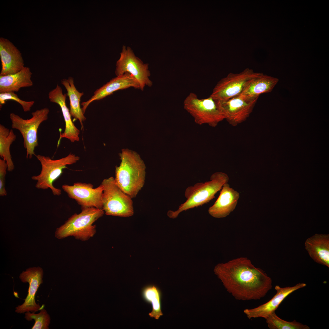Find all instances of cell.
I'll return each mask as SVG.
<instances>
[{
    "instance_id": "cell-1",
    "label": "cell",
    "mask_w": 329,
    "mask_h": 329,
    "mask_svg": "<svg viewBox=\"0 0 329 329\" xmlns=\"http://www.w3.org/2000/svg\"><path fill=\"white\" fill-rule=\"evenodd\" d=\"M214 272L227 291L236 300H259L272 287V281L246 257L218 264Z\"/></svg>"
},
{
    "instance_id": "cell-2",
    "label": "cell",
    "mask_w": 329,
    "mask_h": 329,
    "mask_svg": "<svg viewBox=\"0 0 329 329\" xmlns=\"http://www.w3.org/2000/svg\"><path fill=\"white\" fill-rule=\"evenodd\" d=\"M121 162L115 168L116 183L132 198L135 197L143 187L146 177V167L136 152L126 149L119 154Z\"/></svg>"
},
{
    "instance_id": "cell-3",
    "label": "cell",
    "mask_w": 329,
    "mask_h": 329,
    "mask_svg": "<svg viewBox=\"0 0 329 329\" xmlns=\"http://www.w3.org/2000/svg\"><path fill=\"white\" fill-rule=\"evenodd\" d=\"M229 177L225 173L217 172L213 174L210 180L204 182L197 183L186 189L185 196L186 201L180 204L175 211L169 210L167 213L170 218H177L182 211L202 206L214 198L216 193L221 190L225 183H228Z\"/></svg>"
},
{
    "instance_id": "cell-4",
    "label": "cell",
    "mask_w": 329,
    "mask_h": 329,
    "mask_svg": "<svg viewBox=\"0 0 329 329\" xmlns=\"http://www.w3.org/2000/svg\"><path fill=\"white\" fill-rule=\"evenodd\" d=\"M104 213L102 209L82 207L80 213L74 214L57 229L55 236L62 239L72 236L77 239L87 240L96 233V225H93L94 223Z\"/></svg>"
},
{
    "instance_id": "cell-5",
    "label": "cell",
    "mask_w": 329,
    "mask_h": 329,
    "mask_svg": "<svg viewBox=\"0 0 329 329\" xmlns=\"http://www.w3.org/2000/svg\"><path fill=\"white\" fill-rule=\"evenodd\" d=\"M183 107L199 125L207 124L215 127L225 119L218 101L210 96L199 99L196 94L191 92L184 99Z\"/></svg>"
},
{
    "instance_id": "cell-6",
    "label": "cell",
    "mask_w": 329,
    "mask_h": 329,
    "mask_svg": "<svg viewBox=\"0 0 329 329\" xmlns=\"http://www.w3.org/2000/svg\"><path fill=\"white\" fill-rule=\"evenodd\" d=\"M41 166L40 173L33 175L31 179L37 181L35 186L39 189H50L54 195L59 196L61 190L56 188L53 183L62 174L63 170L67 168V165L74 164L79 161L80 157L70 153L64 157L53 160L49 156L38 154L35 155Z\"/></svg>"
},
{
    "instance_id": "cell-7",
    "label": "cell",
    "mask_w": 329,
    "mask_h": 329,
    "mask_svg": "<svg viewBox=\"0 0 329 329\" xmlns=\"http://www.w3.org/2000/svg\"><path fill=\"white\" fill-rule=\"evenodd\" d=\"M101 184L104 187L103 209L106 214L124 217L133 214L132 198L120 189L115 178L104 179Z\"/></svg>"
},
{
    "instance_id": "cell-8",
    "label": "cell",
    "mask_w": 329,
    "mask_h": 329,
    "mask_svg": "<svg viewBox=\"0 0 329 329\" xmlns=\"http://www.w3.org/2000/svg\"><path fill=\"white\" fill-rule=\"evenodd\" d=\"M49 112L47 108L37 110L32 113L31 118L27 119L13 113L10 114L12 128L18 130L22 136L27 159H31L35 155L34 149L38 146V129L41 124L48 119Z\"/></svg>"
},
{
    "instance_id": "cell-9",
    "label": "cell",
    "mask_w": 329,
    "mask_h": 329,
    "mask_svg": "<svg viewBox=\"0 0 329 329\" xmlns=\"http://www.w3.org/2000/svg\"><path fill=\"white\" fill-rule=\"evenodd\" d=\"M260 73L246 69L238 73H229L216 84L210 96L220 102L240 94L246 86Z\"/></svg>"
},
{
    "instance_id": "cell-10",
    "label": "cell",
    "mask_w": 329,
    "mask_h": 329,
    "mask_svg": "<svg viewBox=\"0 0 329 329\" xmlns=\"http://www.w3.org/2000/svg\"><path fill=\"white\" fill-rule=\"evenodd\" d=\"M120 54V58L116 64V76L126 73L130 74L138 81L140 90L142 91L146 86L151 87L153 82L149 78L151 74L149 70V64L144 63L136 57L129 46L123 45Z\"/></svg>"
},
{
    "instance_id": "cell-11",
    "label": "cell",
    "mask_w": 329,
    "mask_h": 329,
    "mask_svg": "<svg viewBox=\"0 0 329 329\" xmlns=\"http://www.w3.org/2000/svg\"><path fill=\"white\" fill-rule=\"evenodd\" d=\"M63 190L70 198L74 199L82 207H95L103 209L104 187L101 184L94 188L90 183L76 182L72 186H62Z\"/></svg>"
},
{
    "instance_id": "cell-12",
    "label": "cell",
    "mask_w": 329,
    "mask_h": 329,
    "mask_svg": "<svg viewBox=\"0 0 329 329\" xmlns=\"http://www.w3.org/2000/svg\"><path fill=\"white\" fill-rule=\"evenodd\" d=\"M258 98L239 95L225 101L218 102L225 119L229 124L235 126L245 121L249 117Z\"/></svg>"
},
{
    "instance_id": "cell-13",
    "label": "cell",
    "mask_w": 329,
    "mask_h": 329,
    "mask_svg": "<svg viewBox=\"0 0 329 329\" xmlns=\"http://www.w3.org/2000/svg\"><path fill=\"white\" fill-rule=\"evenodd\" d=\"M43 270L40 267H30L20 274L19 278L21 281L28 283L29 287L28 294L24 302L16 308V312L19 313L27 312H35L44 307L43 305L41 307L36 303L35 300L36 293L40 285L43 282Z\"/></svg>"
},
{
    "instance_id": "cell-14",
    "label": "cell",
    "mask_w": 329,
    "mask_h": 329,
    "mask_svg": "<svg viewBox=\"0 0 329 329\" xmlns=\"http://www.w3.org/2000/svg\"><path fill=\"white\" fill-rule=\"evenodd\" d=\"M306 286V284L304 283H299L294 286L283 288L277 285L275 287L276 293L270 300L256 308L245 309L243 312L249 319L258 317L265 319L269 314L275 311L288 296Z\"/></svg>"
},
{
    "instance_id": "cell-15",
    "label": "cell",
    "mask_w": 329,
    "mask_h": 329,
    "mask_svg": "<svg viewBox=\"0 0 329 329\" xmlns=\"http://www.w3.org/2000/svg\"><path fill=\"white\" fill-rule=\"evenodd\" d=\"M130 87L140 89V85L138 81L129 73H125L112 79L100 88L96 90L90 98L81 103L83 106L81 109L83 113L84 114L89 105L94 101L102 99L117 90Z\"/></svg>"
},
{
    "instance_id": "cell-16",
    "label": "cell",
    "mask_w": 329,
    "mask_h": 329,
    "mask_svg": "<svg viewBox=\"0 0 329 329\" xmlns=\"http://www.w3.org/2000/svg\"><path fill=\"white\" fill-rule=\"evenodd\" d=\"M0 56L2 65L0 76L16 73L25 67L19 50L10 41L2 37L0 38Z\"/></svg>"
},
{
    "instance_id": "cell-17",
    "label": "cell",
    "mask_w": 329,
    "mask_h": 329,
    "mask_svg": "<svg viewBox=\"0 0 329 329\" xmlns=\"http://www.w3.org/2000/svg\"><path fill=\"white\" fill-rule=\"evenodd\" d=\"M67 94H63L61 87L57 84L56 87L48 93V97L50 101L58 104L60 107L65 123V128L64 132L60 133L58 143V146L60 141L62 138H66L72 142L79 141V135L80 131L75 126L71 119V115L69 109L66 104V98Z\"/></svg>"
},
{
    "instance_id": "cell-18",
    "label": "cell",
    "mask_w": 329,
    "mask_h": 329,
    "mask_svg": "<svg viewBox=\"0 0 329 329\" xmlns=\"http://www.w3.org/2000/svg\"><path fill=\"white\" fill-rule=\"evenodd\" d=\"M239 196V193L231 188L228 183H225L217 199L209 208V214L216 218L226 217L235 209Z\"/></svg>"
},
{
    "instance_id": "cell-19",
    "label": "cell",
    "mask_w": 329,
    "mask_h": 329,
    "mask_svg": "<svg viewBox=\"0 0 329 329\" xmlns=\"http://www.w3.org/2000/svg\"><path fill=\"white\" fill-rule=\"evenodd\" d=\"M306 249L316 262L329 267V235L316 234L305 243Z\"/></svg>"
},
{
    "instance_id": "cell-20",
    "label": "cell",
    "mask_w": 329,
    "mask_h": 329,
    "mask_svg": "<svg viewBox=\"0 0 329 329\" xmlns=\"http://www.w3.org/2000/svg\"><path fill=\"white\" fill-rule=\"evenodd\" d=\"M32 75L30 68L25 67L16 73L0 76V93L17 92L22 88L32 86Z\"/></svg>"
},
{
    "instance_id": "cell-21",
    "label": "cell",
    "mask_w": 329,
    "mask_h": 329,
    "mask_svg": "<svg viewBox=\"0 0 329 329\" xmlns=\"http://www.w3.org/2000/svg\"><path fill=\"white\" fill-rule=\"evenodd\" d=\"M278 81L277 78L260 73L249 83L239 95L248 98L259 97L262 94L271 92Z\"/></svg>"
},
{
    "instance_id": "cell-22",
    "label": "cell",
    "mask_w": 329,
    "mask_h": 329,
    "mask_svg": "<svg viewBox=\"0 0 329 329\" xmlns=\"http://www.w3.org/2000/svg\"><path fill=\"white\" fill-rule=\"evenodd\" d=\"M61 83L64 86L67 91V95L70 101V113L71 116L75 119H78L83 126V122L86 119L82 109L80 108V98L83 95V92H80L76 89L74 84L73 77H69L67 79L61 80Z\"/></svg>"
},
{
    "instance_id": "cell-23",
    "label": "cell",
    "mask_w": 329,
    "mask_h": 329,
    "mask_svg": "<svg viewBox=\"0 0 329 329\" xmlns=\"http://www.w3.org/2000/svg\"><path fill=\"white\" fill-rule=\"evenodd\" d=\"M16 137L12 129L9 130L4 125L0 124V156L7 163V171L9 172L13 171L15 168L10 148Z\"/></svg>"
},
{
    "instance_id": "cell-24",
    "label": "cell",
    "mask_w": 329,
    "mask_h": 329,
    "mask_svg": "<svg viewBox=\"0 0 329 329\" xmlns=\"http://www.w3.org/2000/svg\"><path fill=\"white\" fill-rule=\"evenodd\" d=\"M142 295L144 299L148 302L151 303L152 311L149 316L158 320L163 314L161 310V293L160 290L154 285H149L143 290Z\"/></svg>"
},
{
    "instance_id": "cell-25",
    "label": "cell",
    "mask_w": 329,
    "mask_h": 329,
    "mask_svg": "<svg viewBox=\"0 0 329 329\" xmlns=\"http://www.w3.org/2000/svg\"><path fill=\"white\" fill-rule=\"evenodd\" d=\"M270 329H309L307 325L296 321H288L279 318L275 312L269 314L265 319Z\"/></svg>"
},
{
    "instance_id": "cell-26",
    "label": "cell",
    "mask_w": 329,
    "mask_h": 329,
    "mask_svg": "<svg viewBox=\"0 0 329 329\" xmlns=\"http://www.w3.org/2000/svg\"><path fill=\"white\" fill-rule=\"evenodd\" d=\"M44 307L40 310V312L37 314L35 312L30 313V312L25 313V318L28 321H31L33 319L35 321L34 324L32 329H48V326L50 323L51 318L49 314Z\"/></svg>"
},
{
    "instance_id": "cell-27",
    "label": "cell",
    "mask_w": 329,
    "mask_h": 329,
    "mask_svg": "<svg viewBox=\"0 0 329 329\" xmlns=\"http://www.w3.org/2000/svg\"><path fill=\"white\" fill-rule=\"evenodd\" d=\"M8 100H12L16 101L22 107L24 112L30 111L34 103V101H26L19 98L17 95L14 92H8L0 93V106L4 104Z\"/></svg>"
},
{
    "instance_id": "cell-28",
    "label": "cell",
    "mask_w": 329,
    "mask_h": 329,
    "mask_svg": "<svg viewBox=\"0 0 329 329\" xmlns=\"http://www.w3.org/2000/svg\"><path fill=\"white\" fill-rule=\"evenodd\" d=\"M8 165L6 161L0 159V196H5L7 193L5 188V176Z\"/></svg>"
}]
</instances>
